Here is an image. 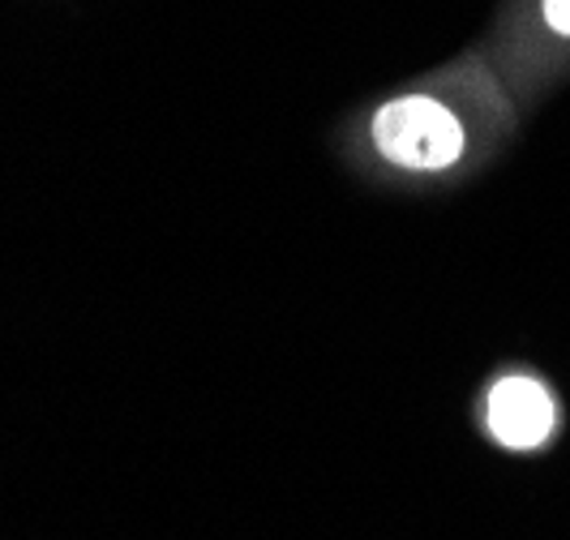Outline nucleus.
Here are the masks:
<instances>
[{
  "label": "nucleus",
  "mask_w": 570,
  "mask_h": 540,
  "mask_svg": "<svg viewBox=\"0 0 570 540\" xmlns=\"http://www.w3.org/2000/svg\"><path fill=\"white\" fill-rule=\"evenodd\" d=\"M373 146L407 171H442L463 155V125L451 108L425 95L391 99L373 116Z\"/></svg>",
  "instance_id": "1"
},
{
  "label": "nucleus",
  "mask_w": 570,
  "mask_h": 540,
  "mask_svg": "<svg viewBox=\"0 0 570 540\" xmlns=\"http://www.w3.org/2000/svg\"><path fill=\"white\" fill-rule=\"evenodd\" d=\"M553 425H558V408L537 377H502L489 391V433L502 446L532 451L549 442Z\"/></svg>",
  "instance_id": "2"
},
{
  "label": "nucleus",
  "mask_w": 570,
  "mask_h": 540,
  "mask_svg": "<svg viewBox=\"0 0 570 540\" xmlns=\"http://www.w3.org/2000/svg\"><path fill=\"white\" fill-rule=\"evenodd\" d=\"M544 18L553 30L570 35V0H544Z\"/></svg>",
  "instance_id": "3"
}]
</instances>
